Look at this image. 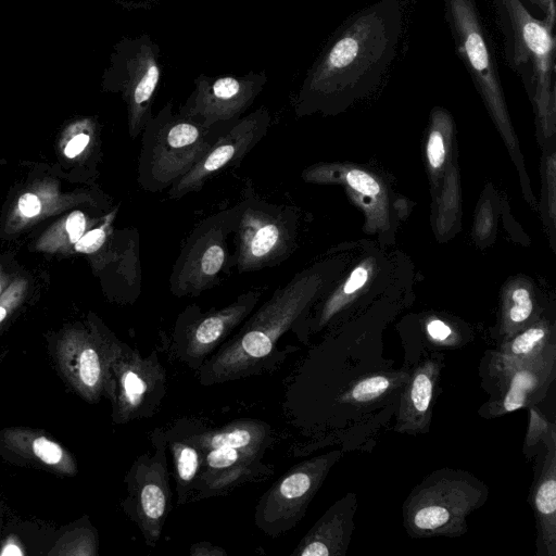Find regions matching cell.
Here are the masks:
<instances>
[{
    "label": "cell",
    "instance_id": "2e32d148",
    "mask_svg": "<svg viewBox=\"0 0 556 556\" xmlns=\"http://www.w3.org/2000/svg\"><path fill=\"white\" fill-rule=\"evenodd\" d=\"M116 365L121 418L127 421L153 416L166 392L165 369L156 352L142 356L127 349Z\"/></svg>",
    "mask_w": 556,
    "mask_h": 556
},
{
    "label": "cell",
    "instance_id": "3957f363",
    "mask_svg": "<svg viewBox=\"0 0 556 556\" xmlns=\"http://www.w3.org/2000/svg\"><path fill=\"white\" fill-rule=\"evenodd\" d=\"M185 437L202 457L189 501L224 495L271 472L262 458L274 437L270 426L262 420L236 419L220 428Z\"/></svg>",
    "mask_w": 556,
    "mask_h": 556
},
{
    "label": "cell",
    "instance_id": "7402d4cb",
    "mask_svg": "<svg viewBox=\"0 0 556 556\" xmlns=\"http://www.w3.org/2000/svg\"><path fill=\"white\" fill-rule=\"evenodd\" d=\"M167 444L173 459L178 503L182 505L189 502L202 457L199 448L185 435L168 439Z\"/></svg>",
    "mask_w": 556,
    "mask_h": 556
},
{
    "label": "cell",
    "instance_id": "d6a6232c",
    "mask_svg": "<svg viewBox=\"0 0 556 556\" xmlns=\"http://www.w3.org/2000/svg\"><path fill=\"white\" fill-rule=\"evenodd\" d=\"M18 210L26 217H34L40 213L41 204L37 195L25 193L18 200Z\"/></svg>",
    "mask_w": 556,
    "mask_h": 556
},
{
    "label": "cell",
    "instance_id": "5bb4252c",
    "mask_svg": "<svg viewBox=\"0 0 556 556\" xmlns=\"http://www.w3.org/2000/svg\"><path fill=\"white\" fill-rule=\"evenodd\" d=\"M261 295L260 290H249L228 305L207 312H201L198 306L187 307L176 325L179 357L199 369L205 358L254 311Z\"/></svg>",
    "mask_w": 556,
    "mask_h": 556
},
{
    "label": "cell",
    "instance_id": "e575fe53",
    "mask_svg": "<svg viewBox=\"0 0 556 556\" xmlns=\"http://www.w3.org/2000/svg\"><path fill=\"white\" fill-rule=\"evenodd\" d=\"M191 556H226L227 553L219 546H215L208 542H199L190 547Z\"/></svg>",
    "mask_w": 556,
    "mask_h": 556
},
{
    "label": "cell",
    "instance_id": "83f0119b",
    "mask_svg": "<svg viewBox=\"0 0 556 556\" xmlns=\"http://www.w3.org/2000/svg\"><path fill=\"white\" fill-rule=\"evenodd\" d=\"M340 177L351 189L359 194L374 198L378 197L381 192L377 179L365 170L358 168L346 169L342 172Z\"/></svg>",
    "mask_w": 556,
    "mask_h": 556
},
{
    "label": "cell",
    "instance_id": "7c38bea8",
    "mask_svg": "<svg viewBox=\"0 0 556 556\" xmlns=\"http://www.w3.org/2000/svg\"><path fill=\"white\" fill-rule=\"evenodd\" d=\"M267 80L265 71L241 76L201 74L177 112L205 127L236 121L253 104Z\"/></svg>",
    "mask_w": 556,
    "mask_h": 556
},
{
    "label": "cell",
    "instance_id": "484cf974",
    "mask_svg": "<svg viewBox=\"0 0 556 556\" xmlns=\"http://www.w3.org/2000/svg\"><path fill=\"white\" fill-rule=\"evenodd\" d=\"M450 122L448 115L440 110L432 114V127L427 141V159L432 170H440L446 159L444 128Z\"/></svg>",
    "mask_w": 556,
    "mask_h": 556
},
{
    "label": "cell",
    "instance_id": "7a4b0ae2",
    "mask_svg": "<svg viewBox=\"0 0 556 556\" xmlns=\"http://www.w3.org/2000/svg\"><path fill=\"white\" fill-rule=\"evenodd\" d=\"M323 283L321 274L306 269L277 288L267 301L248 316L240 330L203 362L199 368L200 383H224L256 372L280 337L315 300Z\"/></svg>",
    "mask_w": 556,
    "mask_h": 556
},
{
    "label": "cell",
    "instance_id": "1f68e13d",
    "mask_svg": "<svg viewBox=\"0 0 556 556\" xmlns=\"http://www.w3.org/2000/svg\"><path fill=\"white\" fill-rule=\"evenodd\" d=\"M86 228V218L80 211L73 212L66 220V230L70 241L76 243L84 235Z\"/></svg>",
    "mask_w": 556,
    "mask_h": 556
},
{
    "label": "cell",
    "instance_id": "d6986e66",
    "mask_svg": "<svg viewBox=\"0 0 556 556\" xmlns=\"http://www.w3.org/2000/svg\"><path fill=\"white\" fill-rule=\"evenodd\" d=\"M357 496L348 493L315 522L292 556H344L354 530Z\"/></svg>",
    "mask_w": 556,
    "mask_h": 556
},
{
    "label": "cell",
    "instance_id": "5b68a950",
    "mask_svg": "<svg viewBox=\"0 0 556 556\" xmlns=\"http://www.w3.org/2000/svg\"><path fill=\"white\" fill-rule=\"evenodd\" d=\"M226 123L205 127L174 112L167 102L141 132L139 186L149 192L172 188L203 156Z\"/></svg>",
    "mask_w": 556,
    "mask_h": 556
},
{
    "label": "cell",
    "instance_id": "d590c367",
    "mask_svg": "<svg viewBox=\"0 0 556 556\" xmlns=\"http://www.w3.org/2000/svg\"><path fill=\"white\" fill-rule=\"evenodd\" d=\"M532 5L536 7L543 13V18L551 25L556 23V7L554 0H528Z\"/></svg>",
    "mask_w": 556,
    "mask_h": 556
},
{
    "label": "cell",
    "instance_id": "9c48e42d",
    "mask_svg": "<svg viewBox=\"0 0 556 556\" xmlns=\"http://www.w3.org/2000/svg\"><path fill=\"white\" fill-rule=\"evenodd\" d=\"M160 58V47L148 34L124 37L113 46L102 75V88L122 94L134 138L141 135L153 116L152 106L162 77Z\"/></svg>",
    "mask_w": 556,
    "mask_h": 556
},
{
    "label": "cell",
    "instance_id": "ac0fdd59",
    "mask_svg": "<svg viewBox=\"0 0 556 556\" xmlns=\"http://www.w3.org/2000/svg\"><path fill=\"white\" fill-rule=\"evenodd\" d=\"M538 452L529 493L536 525V555L556 556V435Z\"/></svg>",
    "mask_w": 556,
    "mask_h": 556
},
{
    "label": "cell",
    "instance_id": "e0dca14e",
    "mask_svg": "<svg viewBox=\"0 0 556 556\" xmlns=\"http://www.w3.org/2000/svg\"><path fill=\"white\" fill-rule=\"evenodd\" d=\"M555 378L556 345L553 341L539 355L498 378L497 397L485 403L480 414L493 418L536 405L545 399Z\"/></svg>",
    "mask_w": 556,
    "mask_h": 556
},
{
    "label": "cell",
    "instance_id": "4dcf8cb0",
    "mask_svg": "<svg viewBox=\"0 0 556 556\" xmlns=\"http://www.w3.org/2000/svg\"><path fill=\"white\" fill-rule=\"evenodd\" d=\"M428 336L438 343H452L454 332L452 328L441 319L433 318L426 326Z\"/></svg>",
    "mask_w": 556,
    "mask_h": 556
},
{
    "label": "cell",
    "instance_id": "ffe728a7",
    "mask_svg": "<svg viewBox=\"0 0 556 556\" xmlns=\"http://www.w3.org/2000/svg\"><path fill=\"white\" fill-rule=\"evenodd\" d=\"M441 368L440 359L428 358L409 375L404 384L395 431L416 435L429 430L431 404Z\"/></svg>",
    "mask_w": 556,
    "mask_h": 556
},
{
    "label": "cell",
    "instance_id": "8992f818",
    "mask_svg": "<svg viewBox=\"0 0 556 556\" xmlns=\"http://www.w3.org/2000/svg\"><path fill=\"white\" fill-rule=\"evenodd\" d=\"M488 496V486L468 471L434 470L404 501V528L415 539L460 536L467 532V517Z\"/></svg>",
    "mask_w": 556,
    "mask_h": 556
},
{
    "label": "cell",
    "instance_id": "f1b7e54d",
    "mask_svg": "<svg viewBox=\"0 0 556 556\" xmlns=\"http://www.w3.org/2000/svg\"><path fill=\"white\" fill-rule=\"evenodd\" d=\"M114 214L115 213L108 216L105 223L102 226L92 229L88 231L86 235H84L75 243V250L81 253H94L100 248H102L106 241L110 223L112 222Z\"/></svg>",
    "mask_w": 556,
    "mask_h": 556
},
{
    "label": "cell",
    "instance_id": "603a6c76",
    "mask_svg": "<svg viewBox=\"0 0 556 556\" xmlns=\"http://www.w3.org/2000/svg\"><path fill=\"white\" fill-rule=\"evenodd\" d=\"M408 377L409 375L403 371L380 372L363 377L341 394L339 402L345 404L371 403L405 384Z\"/></svg>",
    "mask_w": 556,
    "mask_h": 556
},
{
    "label": "cell",
    "instance_id": "74e56055",
    "mask_svg": "<svg viewBox=\"0 0 556 556\" xmlns=\"http://www.w3.org/2000/svg\"><path fill=\"white\" fill-rule=\"evenodd\" d=\"M5 315H7L5 308L0 306V323L4 319Z\"/></svg>",
    "mask_w": 556,
    "mask_h": 556
},
{
    "label": "cell",
    "instance_id": "6da1fadb",
    "mask_svg": "<svg viewBox=\"0 0 556 556\" xmlns=\"http://www.w3.org/2000/svg\"><path fill=\"white\" fill-rule=\"evenodd\" d=\"M403 21L400 0H379L350 15L307 70L296 114L329 111L377 87L397 54Z\"/></svg>",
    "mask_w": 556,
    "mask_h": 556
},
{
    "label": "cell",
    "instance_id": "d4e9b609",
    "mask_svg": "<svg viewBox=\"0 0 556 556\" xmlns=\"http://www.w3.org/2000/svg\"><path fill=\"white\" fill-rule=\"evenodd\" d=\"M528 409L529 424L522 451L526 457L531 459L536 455L539 446L556 435V426L548 421L535 405L529 406Z\"/></svg>",
    "mask_w": 556,
    "mask_h": 556
},
{
    "label": "cell",
    "instance_id": "52a82bcc",
    "mask_svg": "<svg viewBox=\"0 0 556 556\" xmlns=\"http://www.w3.org/2000/svg\"><path fill=\"white\" fill-rule=\"evenodd\" d=\"M238 205L212 214L186 239L169 276L175 296H195L219 285L235 267L228 238L235 231Z\"/></svg>",
    "mask_w": 556,
    "mask_h": 556
},
{
    "label": "cell",
    "instance_id": "9a60e30c",
    "mask_svg": "<svg viewBox=\"0 0 556 556\" xmlns=\"http://www.w3.org/2000/svg\"><path fill=\"white\" fill-rule=\"evenodd\" d=\"M155 452L142 454L131 469L130 495L134 519L144 542L153 547L170 511L172 491L165 434H156Z\"/></svg>",
    "mask_w": 556,
    "mask_h": 556
},
{
    "label": "cell",
    "instance_id": "8fae6325",
    "mask_svg": "<svg viewBox=\"0 0 556 556\" xmlns=\"http://www.w3.org/2000/svg\"><path fill=\"white\" fill-rule=\"evenodd\" d=\"M341 455L340 451H331L285 472L258 501L254 515L256 527L274 538L293 529Z\"/></svg>",
    "mask_w": 556,
    "mask_h": 556
},
{
    "label": "cell",
    "instance_id": "ba28073f",
    "mask_svg": "<svg viewBox=\"0 0 556 556\" xmlns=\"http://www.w3.org/2000/svg\"><path fill=\"white\" fill-rule=\"evenodd\" d=\"M238 205L233 261L240 274L277 266L292 253L296 214L291 207L247 195Z\"/></svg>",
    "mask_w": 556,
    "mask_h": 556
},
{
    "label": "cell",
    "instance_id": "277c9868",
    "mask_svg": "<svg viewBox=\"0 0 556 556\" xmlns=\"http://www.w3.org/2000/svg\"><path fill=\"white\" fill-rule=\"evenodd\" d=\"M491 2L502 33L506 62L521 78L541 123L548 125L555 115V26L533 16L523 0Z\"/></svg>",
    "mask_w": 556,
    "mask_h": 556
},
{
    "label": "cell",
    "instance_id": "44dd1931",
    "mask_svg": "<svg viewBox=\"0 0 556 556\" xmlns=\"http://www.w3.org/2000/svg\"><path fill=\"white\" fill-rule=\"evenodd\" d=\"M551 334L548 324L536 321L505 340L491 357V374L498 379L516 366L535 357L553 342Z\"/></svg>",
    "mask_w": 556,
    "mask_h": 556
},
{
    "label": "cell",
    "instance_id": "30bf717a",
    "mask_svg": "<svg viewBox=\"0 0 556 556\" xmlns=\"http://www.w3.org/2000/svg\"><path fill=\"white\" fill-rule=\"evenodd\" d=\"M443 5L456 54L496 124L509 130L496 51L476 0H443Z\"/></svg>",
    "mask_w": 556,
    "mask_h": 556
},
{
    "label": "cell",
    "instance_id": "4316f807",
    "mask_svg": "<svg viewBox=\"0 0 556 556\" xmlns=\"http://www.w3.org/2000/svg\"><path fill=\"white\" fill-rule=\"evenodd\" d=\"M79 378L90 389L100 384L102 378V364L97 350L86 348L79 355Z\"/></svg>",
    "mask_w": 556,
    "mask_h": 556
},
{
    "label": "cell",
    "instance_id": "cb8c5ba5",
    "mask_svg": "<svg viewBox=\"0 0 556 556\" xmlns=\"http://www.w3.org/2000/svg\"><path fill=\"white\" fill-rule=\"evenodd\" d=\"M533 301L529 290L525 287L514 288L506 300L501 333L507 340L532 323Z\"/></svg>",
    "mask_w": 556,
    "mask_h": 556
},
{
    "label": "cell",
    "instance_id": "f546056e",
    "mask_svg": "<svg viewBox=\"0 0 556 556\" xmlns=\"http://www.w3.org/2000/svg\"><path fill=\"white\" fill-rule=\"evenodd\" d=\"M33 451L42 462L49 465L58 464L63 457L62 448L45 437H39L33 442Z\"/></svg>",
    "mask_w": 556,
    "mask_h": 556
},
{
    "label": "cell",
    "instance_id": "836d02e7",
    "mask_svg": "<svg viewBox=\"0 0 556 556\" xmlns=\"http://www.w3.org/2000/svg\"><path fill=\"white\" fill-rule=\"evenodd\" d=\"M90 141V136L85 132H80L70 140L64 149V153L67 157H75L81 153Z\"/></svg>",
    "mask_w": 556,
    "mask_h": 556
},
{
    "label": "cell",
    "instance_id": "4fadbf2b",
    "mask_svg": "<svg viewBox=\"0 0 556 556\" xmlns=\"http://www.w3.org/2000/svg\"><path fill=\"white\" fill-rule=\"evenodd\" d=\"M270 121L268 109L260 106L245 116L226 123L198 163L168 189V197L180 199L199 191L213 176L239 165L266 136Z\"/></svg>",
    "mask_w": 556,
    "mask_h": 556
},
{
    "label": "cell",
    "instance_id": "8d00e7d4",
    "mask_svg": "<svg viewBox=\"0 0 556 556\" xmlns=\"http://www.w3.org/2000/svg\"><path fill=\"white\" fill-rule=\"evenodd\" d=\"M23 553L20 551V548L16 545L10 544L7 545L3 551L1 552V555H22Z\"/></svg>",
    "mask_w": 556,
    "mask_h": 556
}]
</instances>
